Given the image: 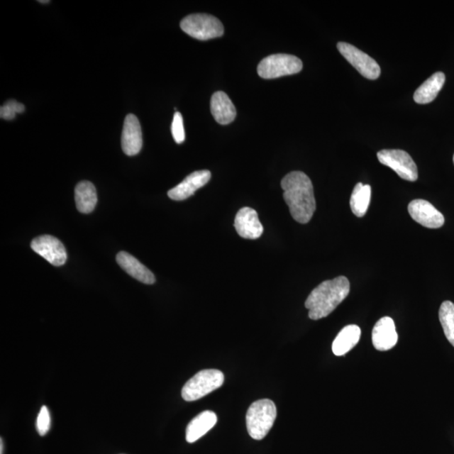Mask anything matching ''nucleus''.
<instances>
[{
  "label": "nucleus",
  "instance_id": "nucleus-17",
  "mask_svg": "<svg viewBox=\"0 0 454 454\" xmlns=\"http://www.w3.org/2000/svg\"><path fill=\"white\" fill-rule=\"evenodd\" d=\"M216 422L217 416L215 412L203 411L189 422L187 429H186V440L189 443L196 442L209 431L214 428Z\"/></svg>",
  "mask_w": 454,
  "mask_h": 454
},
{
  "label": "nucleus",
  "instance_id": "nucleus-1",
  "mask_svg": "<svg viewBox=\"0 0 454 454\" xmlns=\"http://www.w3.org/2000/svg\"><path fill=\"white\" fill-rule=\"evenodd\" d=\"M281 187L294 220L299 223H308L316 209L314 189L310 178L305 172L294 171L284 177Z\"/></svg>",
  "mask_w": 454,
  "mask_h": 454
},
{
  "label": "nucleus",
  "instance_id": "nucleus-27",
  "mask_svg": "<svg viewBox=\"0 0 454 454\" xmlns=\"http://www.w3.org/2000/svg\"><path fill=\"white\" fill-rule=\"evenodd\" d=\"M39 3H43V4H47V3H50V1H38Z\"/></svg>",
  "mask_w": 454,
  "mask_h": 454
},
{
  "label": "nucleus",
  "instance_id": "nucleus-21",
  "mask_svg": "<svg viewBox=\"0 0 454 454\" xmlns=\"http://www.w3.org/2000/svg\"><path fill=\"white\" fill-rule=\"evenodd\" d=\"M371 199V187L369 184L358 183L353 189L350 199L351 210L357 217L365 216Z\"/></svg>",
  "mask_w": 454,
  "mask_h": 454
},
{
  "label": "nucleus",
  "instance_id": "nucleus-3",
  "mask_svg": "<svg viewBox=\"0 0 454 454\" xmlns=\"http://www.w3.org/2000/svg\"><path fill=\"white\" fill-rule=\"evenodd\" d=\"M276 416L275 404L270 399H263L253 402L246 416L250 437L255 440L265 438L274 426Z\"/></svg>",
  "mask_w": 454,
  "mask_h": 454
},
{
  "label": "nucleus",
  "instance_id": "nucleus-11",
  "mask_svg": "<svg viewBox=\"0 0 454 454\" xmlns=\"http://www.w3.org/2000/svg\"><path fill=\"white\" fill-rule=\"evenodd\" d=\"M236 231L240 238L255 240L263 233V226L255 210L250 207L240 209L235 218Z\"/></svg>",
  "mask_w": 454,
  "mask_h": 454
},
{
  "label": "nucleus",
  "instance_id": "nucleus-9",
  "mask_svg": "<svg viewBox=\"0 0 454 454\" xmlns=\"http://www.w3.org/2000/svg\"><path fill=\"white\" fill-rule=\"evenodd\" d=\"M31 246L33 251L54 266H62L67 261L65 247L60 240L52 236H40L33 240Z\"/></svg>",
  "mask_w": 454,
  "mask_h": 454
},
{
  "label": "nucleus",
  "instance_id": "nucleus-8",
  "mask_svg": "<svg viewBox=\"0 0 454 454\" xmlns=\"http://www.w3.org/2000/svg\"><path fill=\"white\" fill-rule=\"evenodd\" d=\"M338 49L346 60L366 79L375 80L380 76V67L367 54L346 43H338Z\"/></svg>",
  "mask_w": 454,
  "mask_h": 454
},
{
  "label": "nucleus",
  "instance_id": "nucleus-20",
  "mask_svg": "<svg viewBox=\"0 0 454 454\" xmlns=\"http://www.w3.org/2000/svg\"><path fill=\"white\" fill-rule=\"evenodd\" d=\"M98 201L96 189L89 181H82L75 188V202L77 209L84 214H89L94 210Z\"/></svg>",
  "mask_w": 454,
  "mask_h": 454
},
{
  "label": "nucleus",
  "instance_id": "nucleus-22",
  "mask_svg": "<svg viewBox=\"0 0 454 454\" xmlns=\"http://www.w3.org/2000/svg\"><path fill=\"white\" fill-rule=\"evenodd\" d=\"M439 320L448 342L454 347V304L444 301L439 310Z\"/></svg>",
  "mask_w": 454,
  "mask_h": 454
},
{
  "label": "nucleus",
  "instance_id": "nucleus-10",
  "mask_svg": "<svg viewBox=\"0 0 454 454\" xmlns=\"http://www.w3.org/2000/svg\"><path fill=\"white\" fill-rule=\"evenodd\" d=\"M408 211L413 220L426 228H440L445 222L442 213L424 199L412 201L409 204Z\"/></svg>",
  "mask_w": 454,
  "mask_h": 454
},
{
  "label": "nucleus",
  "instance_id": "nucleus-5",
  "mask_svg": "<svg viewBox=\"0 0 454 454\" xmlns=\"http://www.w3.org/2000/svg\"><path fill=\"white\" fill-rule=\"evenodd\" d=\"M181 29L192 38L206 40L220 38L224 34V26L216 17L208 13H193L180 23Z\"/></svg>",
  "mask_w": 454,
  "mask_h": 454
},
{
  "label": "nucleus",
  "instance_id": "nucleus-23",
  "mask_svg": "<svg viewBox=\"0 0 454 454\" xmlns=\"http://www.w3.org/2000/svg\"><path fill=\"white\" fill-rule=\"evenodd\" d=\"M24 111V104L11 99L0 108V116L4 120L11 121L15 119L16 114H21Z\"/></svg>",
  "mask_w": 454,
  "mask_h": 454
},
{
  "label": "nucleus",
  "instance_id": "nucleus-28",
  "mask_svg": "<svg viewBox=\"0 0 454 454\" xmlns=\"http://www.w3.org/2000/svg\"><path fill=\"white\" fill-rule=\"evenodd\" d=\"M453 163H454V155H453Z\"/></svg>",
  "mask_w": 454,
  "mask_h": 454
},
{
  "label": "nucleus",
  "instance_id": "nucleus-4",
  "mask_svg": "<svg viewBox=\"0 0 454 454\" xmlns=\"http://www.w3.org/2000/svg\"><path fill=\"white\" fill-rule=\"evenodd\" d=\"M224 375L217 370L199 372L186 383L182 389V397L186 402H194L220 388L224 383Z\"/></svg>",
  "mask_w": 454,
  "mask_h": 454
},
{
  "label": "nucleus",
  "instance_id": "nucleus-13",
  "mask_svg": "<svg viewBox=\"0 0 454 454\" xmlns=\"http://www.w3.org/2000/svg\"><path fill=\"white\" fill-rule=\"evenodd\" d=\"M143 133L138 118L133 114L126 117L121 136V147L128 156L138 154L143 148Z\"/></svg>",
  "mask_w": 454,
  "mask_h": 454
},
{
  "label": "nucleus",
  "instance_id": "nucleus-16",
  "mask_svg": "<svg viewBox=\"0 0 454 454\" xmlns=\"http://www.w3.org/2000/svg\"><path fill=\"white\" fill-rule=\"evenodd\" d=\"M116 261L118 265L122 267V270H124L127 274L133 276L134 279H138L140 282L146 284L155 283V276L153 272L128 253L121 252L118 253Z\"/></svg>",
  "mask_w": 454,
  "mask_h": 454
},
{
  "label": "nucleus",
  "instance_id": "nucleus-2",
  "mask_svg": "<svg viewBox=\"0 0 454 454\" xmlns=\"http://www.w3.org/2000/svg\"><path fill=\"white\" fill-rule=\"evenodd\" d=\"M350 292V283L344 276L326 280L312 290L305 306L311 320L328 316Z\"/></svg>",
  "mask_w": 454,
  "mask_h": 454
},
{
  "label": "nucleus",
  "instance_id": "nucleus-15",
  "mask_svg": "<svg viewBox=\"0 0 454 454\" xmlns=\"http://www.w3.org/2000/svg\"><path fill=\"white\" fill-rule=\"evenodd\" d=\"M211 111L213 117L221 125H228L237 116V110L228 95L222 91H217L212 95Z\"/></svg>",
  "mask_w": 454,
  "mask_h": 454
},
{
  "label": "nucleus",
  "instance_id": "nucleus-14",
  "mask_svg": "<svg viewBox=\"0 0 454 454\" xmlns=\"http://www.w3.org/2000/svg\"><path fill=\"white\" fill-rule=\"evenodd\" d=\"M372 342L379 351H388L396 346L398 334L392 318H381L372 331Z\"/></svg>",
  "mask_w": 454,
  "mask_h": 454
},
{
  "label": "nucleus",
  "instance_id": "nucleus-18",
  "mask_svg": "<svg viewBox=\"0 0 454 454\" xmlns=\"http://www.w3.org/2000/svg\"><path fill=\"white\" fill-rule=\"evenodd\" d=\"M445 79L446 78H445L443 72H436L416 90L414 101L420 104H426L433 101L443 89Z\"/></svg>",
  "mask_w": 454,
  "mask_h": 454
},
{
  "label": "nucleus",
  "instance_id": "nucleus-12",
  "mask_svg": "<svg viewBox=\"0 0 454 454\" xmlns=\"http://www.w3.org/2000/svg\"><path fill=\"white\" fill-rule=\"evenodd\" d=\"M211 178L209 170L195 171L186 177L183 182L170 190L167 195L174 201H179L192 196L198 190L206 185Z\"/></svg>",
  "mask_w": 454,
  "mask_h": 454
},
{
  "label": "nucleus",
  "instance_id": "nucleus-6",
  "mask_svg": "<svg viewBox=\"0 0 454 454\" xmlns=\"http://www.w3.org/2000/svg\"><path fill=\"white\" fill-rule=\"evenodd\" d=\"M303 68L301 59L289 54H272L262 59L258 66V74L265 79L298 74Z\"/></svg>",
  "mask_w": 454,
  "mask_h": 454
},
{
  "label": "nucleus",
  "instance_id": "nucleus-24",
  "mask_svg": "<svg viewBox=\"0 0 454 454\" xmlns=\"http://www.w3.org/2000/svg\"><path fill=\"white\" fill-rule=\"evenodd\" d=\"M172 135L176 143L181 144L185 140V131L184 127L183 116L181 113L176 111L174 116V120L172 122Z\"/></svg>",
  "mask_w": 454,
  "mask_h": 454
},
{
  "label": "nucleus",
  "instance_id": "nucleus-26",
  "mask_svg": "<svg viewBox=\"0 0 454 454\" xmlns=\"http://www.w3.org/2000/svg\"><path fill=\"white\" fill-rule=\"evenodd\" d=\"M4 443L3 439H0V454H3L4 453Z\"/></svg>",
  "mask_w": 454,
  "mask_h": 454
},
{
  "label": "nucleus",
  "instance_id": "nucleus-25",
  "mask_svg": "<svg viewBox=\"0 0 454 454\" xmlns=\"http://www.w3.org/2000/svg\"><path fill=\"white\" fill-rule=\"evenodd\" d=\"M51 426V416L47 406H43L39 412L36 420V429L40 436L47 434Z\"/></svg>",
  "mask_w": 454,
  "mask_h": 454
},
{
  "label": "nucleus",
  "instance_id": "nucleus-7",
  "mask_svg": "<svg viewBox=\"0 0 454 454\" xmlns=\"http://www.w3.org/2000/svg\"><path fill=\"white\" fill-rule=\"evenodd\" d=\"M379 161L383 165L390 167L402 179L414 182L419 179V170L413 159L409 154L399 149L381 150L377 154Z\"/></svg>",
  "mask_w": 454,
  "mask_h": 454
},
{
  "label": "nucleus",
  "instance_id": "nucleus-19",
  "mask_svg": "<svg viewBox=\"0 0 454 454\" xmlns=\"http://www.w3.org/2000/svg\"><path fill=\"white\" fill-rule=\"evenodd\" d=\"M361 337V330L356 325H349L340 331L333 343L336 356H343L356 346Z\"/></svg>",
  "mask_w": 454,
  "mask_h": 454
}]
</instances>
